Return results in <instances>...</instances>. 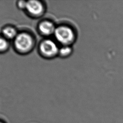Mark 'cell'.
Here are the masks:
<instances>
[{"label":"cell","instance_id":"6da1fadb","mask_svg":"<svg viewBox=\"0 0 123 123\" xmlns=\"http://www.w3.org/2000/svg\"><path fill=\"white\" fill-rule=\"evenodd\" d=\"M54 36L56 39L61 43L67 45L72 42L74 38V34L69 27L61 26L56 28Z\"/></svg>","mask_w":123,"mask_h":123},{"label":"cell","instance_id":"7a4b0ae2","mask_svg":"<svg viewBox=\"0 0 123 123\" xmlns=\"http://www.w3.org/2000/svg\"><path fill=\"white\" fill-rule=\"evenodd\" d=\"M33 44V39L31 37L25 33H20L15 38L14 45L16 48L21 51H26L29 50Z\"/></svg>","mask_w":123,"mask_h":123},{"label":"cell","instance_id":"3957f363","mask_svg":"<svg viewBox=\"0 0 123 123\" xmlns=\"http://www.w3.org/2000/svg\"><path fill=\"white\" fill-rule=\"evenodd\" d=\"M40 49L43 54L48 56L54 55L59 50L56 44L49 39L45 40L41 43Z\"/></svg>","mask_w":123,"mask_h":123},{"label":"cell","instance_id":"277c9868","mask_svg":"<svg viewBox=\"0 0 123 123\" xmlns=\"http://www.w3.org/2000/svg\"><path fill=\"white\" fill-rule=\"evenodd\" d=\"M26 9L31 14L38 15L41 14L43 11L42 4L37 0H29L27 2Z\"/></svg>","mask_w":123,"mask_h":123},{"label":"cell","instance_id":"5b68a950","mask_svg":"<svg viewBox=\"0 0 123 123\" xmlns=\"http://www.w3.org/2000/svg\"><path fill=\"white\" fill-rule=\"evenodd\" d=\"M40 31L44 35H50L55 31V27L53 24L49 21H44L39 25Z\"/></svg>","mask_w":123,"mask_h":123},{"label":"cell","instance_id":"8992f818","mask_svg":"<svg viewBox=\"0 0 123 123\" xmlns=\"http://www.w3.org/2000/svg\"><path fill=\"white\" fill-rule=\"evenodd\" d=\"M2 33L4 36L8 39L15 38L17 35L16 30L14 28L10 26L4 28L2 30Z\"/></svg>","mask_w":123,"mask_h":123},{"label":"cell","instance_id":"52a82bcc","mask_svg":"<svg viewBox=\"0 0 123 123\" xmlns=\"http://www.w3.org/2000/svg\"><path fill=\"white\" fill-rule=\"evenodd\" d=\"M60 54L63 56H67L69 55L71 51H72V49L70 47H68L67 46H65L61 48L59 50Z\"/></svg>","mask_w":123,"mask_h":123},{"label":"cell","instance_id":"ba28073f","mask_svg":"<svg viewBox=\"0 0 123 123\" xmlns=\"http://www.w3.org/2000/svg\"><path fill=\"white\" fill-rule=\"evenodd\" d=\"M8 45L7 40L5 38L0 37V51L5 50L7 48Z\"/></svg>","mask_w":123,"mask_h":123},{"label":"cell","instance_id":"9c48e42d","mask_svg":"<svg viewBox=\"0 0 123 123\" xmlns=\"http://www.w3.org/2000/svg\"><path fill=\"white\" fill-rule=\"evenodd\" d=\"M26 4H27V2H26L25 1H23V0L20 1L18 3V7L20 8H22V9H24V8L26 9Z\"/></svg>","mask_w":123,"mask_h":123},{"label":"cell","instance_id":"30bf717a","mask_svg":"<svg viewBox=\"0 0 123 123\" xmlns=\"http://www.w3.org/2000/svg\"></svg>","mask_w":123,"mask_h":123}]
</instances>
